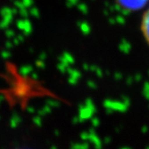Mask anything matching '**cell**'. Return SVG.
<instances>
[{
	"instance_id": "obj_1",
	"label": "cell",
	"mask_w": 149,
	"mask_h": 149,
	"mask_svg": "<svg viewBox=\"0 0 149 149\" xmlns=\"http://www.w3.org/2000/svg\"><path fill=\"white\" fill-rule=\"evenodd\" d=\"M140 31L146 43L149 46V7L145 10L141 17Z\"/></svg>"
}]
</instances>
